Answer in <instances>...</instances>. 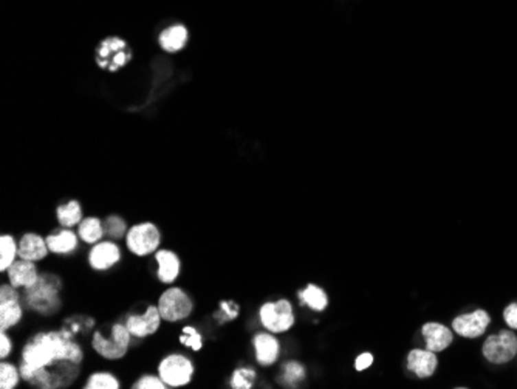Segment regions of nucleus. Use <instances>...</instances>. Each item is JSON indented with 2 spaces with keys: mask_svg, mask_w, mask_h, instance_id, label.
<instances>
[{
  "mask_svg": "<svg viewBox=\"0 0 517 389\" xmlns=\"http://www.w3.org/2000/svg\"><path fill=\"white\" fill-rule=\"evenodd\" d=\"M253 343L255 349V358H257V362L262 366H270V364L277 360L279 343L270 333H259V335L254 337Z\"/></svg>",
  "mask_w": 517,
  "mask_h": 389,
  "instance_id": "obj_19",
  "label": "nucleus"
},
{
  "mask_svg": "<svg viewBox=\"0 0 517 389\" xmlns=\"http://www.w3.org/2000/svg\"><path fill=\"white\" fill-rule=\"evenodd\" d=\"M517 354V337L511 331L491 335L483 344V355L491 363H508Z\"/></svg>",
  "mask_w": 517,
  "mask_h": 389,
  "instance_id": "obj_9",
  "label": "nucleus"
},
{
  "mask_svg": "<svg viewBox=\"0 0 517 389\" xmlns=\"http://www.w3.org/2000/svg\"><path fill=\"white\" fill-rule=\"evenodd\" d=\"M158 375L170 388L185 386L191 381L194 375V366L189 358L185 355L172 354L163 358L158 364Z\"/></svg>",
  "mask_w": 517,
  "mask_h": 389,
  "instance_id": "obj_6",
  "label": "nucleus"
},
{
  "mask_svg": "<svg viewBox=\"0 0 517 389\" xmlns=\"http://www.w3.org/2000/svg\"><path fill=\"white\" fill-rule=\"evenodd\" d=\"M79 374V363L59 360L48 366L21 374L23 380L38 388H65L71 385Z\"/></svg>",
  "mask_w": 517,
  "mask_h": 389,
  "instance_id": "obj_2",
  "label": "nucleus"
},
{
  "mask_svg": "<svg viewBox=\"0 0 517 389\" xmlns=\"http://www.w3.org/2000/svg\"><path fill=\"white\" fill-rule=\"evenodd\" d=\"M104 231L113 239H121L126 233V222L118 216L107 217L104 223Z\"/></svg>",
  "mask_w": 517,
  "mask_h": 389,
  "instance_id": "obj_32",
  "label": "nucleus"
},
{
  "mask_svg": "<svg viewBox=\"0 0 517 389\" xmlns=\"http://www.w3.org/2000/svg\"><path fill=\"white\" fill-rule=\"evenodd\" d=\"M130 59V52L126 42L118 38L106 39L96 52V60L101 67L108 70H117Z\"/></svg>",
  "mask_w": 517,
  "mask_h": 389,
  "instance_id": "obj_10",
  "label": "nucleus"
},
{
  "mask_svg": "<svg viewBox=\"0 0 517 389\" xmlns=\"http://www.w3.org/2000/svg\"><path fill=\"white\" fill-rule=\"evenodd\" d=\"M76 244H78L76 236L70 230L59 231V233L50 234L47 238L48 250H50L51 253H56V254L71 253L76 248Z\"/></svg>",
  "mask_w": 517,
  "mask_h": 389,
  "instance_id": "obj_21",
  "label": "nucleus"
},
{
  "mask_svg": "<svg viewBox=\"0 0 517 389\" xmlns=\"http://www.w3.org/2000/svg\"><path fill=\"white\" fill-rule=\"evenodd\" d=\"M220 307L223 309V312L227 313V317L229 320L235 318L237 313H239V307H237V304H234L233 301H231V302H222Z\"/></svg>",
  "mask_w": 517,
  "mask_h": 389,
  "instance_id": "obj_38",
  "label": "nucleus"
},
{
  "mask_svg": "<svg viewBox=\"0 0 517 389\" xmlns=\"http://www.w3.org/2000/svg\"><path fill=\"white\" fill-rule=\"evenodd\" d=\"M160 241V231L150 222L135 225L126 236L127 247L137 256H148V254L157 252Z\"/></svg>",
  "mask_w": 517,
  "mask_h": 389,
  "instance_id": "obj_7",
  "label": "nucleus"
},
{
  "mask_svg": "<svg viewBox=\"0 0 517 389\" xmlns=\"http://www.w3.org/2000/svg\"><path fill=\"white\" fill-rule=\"evenodd\" d=\"M58 221L62 227H75V225L82 222V210L76 200H70L69 203L58 208Z\"/></svg>",
  "mask_w": 517,
  "mask_h": 389,
  "instance_id": "obj_24",
  "label": "nucleus"
},
{
  "mask_svg": "<svg viewBox=\"0 0 517 389\" xmlns=\"http://www.w3.org/2000/svg\"><path fill=\"white\" fill-rule=\"evenodd\" d=\"M85 389H118L119 381L108 373H96L85 383Z\"/></svg>",
  "mask_w": 517,
  "mask_h": 389,
  "instance_id": "obj_27",
  "label": "nucleus"
},
{
  "mask_svg": "<svg viewBox=\"0 0 517 389\" xmlns=\"http://www.w3.org/2000/svg\"><path fill=\"white\" fill-rule=\"evenodd\" d=\"M22 320V307L19 301L0 302V331H7Z\"/></svg>",
  "mask_w": 517,
  "mask_h": 389,
  "instance_id": "obj_22",
  "label": "nucleus"
},
{
  "mask_svg": "<svg viewBox=\"0 0 517 389\" xmlns=\"http://www.w3.org/2000/svg\"><path fill=\"white\" fill-rule=\"evenodd\" d=\"M21 377V370H17L16 366L10 363L0 364V388L2 389H13L17 386Z\"/></svg>",
  "mask_w": 517,
  "mask_h": 389,
  "instance_id": "obj_28",
  "label": "nucleus"
},
{
  "mask_svg": "<svg viewBox=\"0 0 517 389\" xmlns=\"http://www.w3.org/2000/svg\"><path fill=\"white\" fill-rule=\"evenodd\" d=\"M255 379V373L253 369H239L233 374L231 386L234 389H249L253 386Z\"/></svg>",
  "mask_w": 517,
  "mask_h": 389,
  "instance_id": "obj_29",
  "label": "nucleus"
},
{
  "mask_svg": "<svg viewBox=\"0 0 517 389\" xmlns=\"http://www.w3.org/2000/svg\"><path fill=\"white\" fill-rule=\"evenodd\" d=\"M16 254L17 247L13 236L3 234L2 238H0V271L10 269L11 264L16 260Z\"/></svg>",
  "mask_w": 517,
  "mask_h": 389,
  "instance_id": "obj_26",
  "label": "nucleus"
},
{
  "mask_svg": "<svg viewBox=\"0 0 517 389\" xmlns=\"http://www.w3.org/2000/svg\"><path fill=\"white\" fill-rule=\"evenodd\" d=\"M187 32L183 25H174L160 34V45L169 53H177L186 45Z\"/></svg>",
  "mask_w": 517,
  "mask_h": 389,
  "instance_id": "obj_20",
  "label": "nucleus"
},
{
  "mask_svg": "<svg viewBox=\"0 0 517 389\" xmlns=\"http://www.w3.org/2000/svg\"><path fill=\"white\" fill-rule=\"evenodd\" d=\"M158 310H160L161 318L175 323V321L185 320L189 317L194 310V304L186 291L179 287L168 289L158 300Z\"/></svg>",
  "mask_w": 517,
  "mask_h": 389,
  "instance_id": "obj_5",
  "label": "nucleus"
},
{
  "mask_svg": "<svg viewBox=\"0 0 517 389\" xmlns=\"http://www.w3.org/2000/svg\"><path fill=\"white\" fill-rule=\"evenodd\" d=\"M426 349L433 352L445 351L452 343V332L440 323H426L423 326Z\"/></svg>",
  "mask_w": 517,
  "mask_h": 389,
  "instance_id": "obj_16",
  "label": "nucleus"
},
{
  "mask_svg": "<svg viewBox=\"0 0 517 389\" xmlns=\"http://www.w3.org/2000/svg\"><path fill=\"white\" fill-rule=\"evenodd\" d=\"M299 296L303 304H307V306L312 307L313 310H318V312L319 310H324L328 304L325 291L313 284L307 285V287L301 291Z\"/></svg>",
  "mask_w": 517,
  "mask_h": 389,
  "instance_id": "obj_25",
  "label": "nucleus"
},
{
  "mask_svg": "<svg viewBox=\"0 0 517 389\" xmlns=\"http://www.w3.org/2000/svg\"><path fill=\"white\" fill-rule=\"evenodd\" d=\"M503 318L511 329H517V302L509 304V306L505 309Z\"/></svg>",
  "mask_w": 517,
  "mask_h": 389,
  "instance_id": "obj_34",
  "label": "nucleus"
},
{
  "mask_svg": "<svg viewBox=\"0 0 517 389\" xmlns=\"http://www.w3.org/2000/svg\"><path fill=\"white\" fill-rule=\"evenodd\" d=\"M155 260L158 263V279L164 284L174 282L180 275V259L177 254L170 250H160L155 253Z\"/></svg>",
  "mask_w": 517,
  "mask_h": 389,
  "instance_id": "obj_18",
  "label": "nucleus"
},
{
  "mask_svg": "<svg viewBox=\"0 0 517 389\" xmlns=\"http://www.w3.org/2000/svg\"><path fill=\"white\" fill-rule=\"evenodd\" d=\"M180 343L183 346H189L194 351H200L202 349V335H200V332L196 327L186 326L183 327V331H181Z\"/></svg>",
  "mask_w": 517,
  "mask_h": 389,
  "instance_id": "obj_31",
  "label": "nucleus"
},
{
  "mask_svg": "<svg viewBox=\"0 0 517 389\" xmlns=\"http://www.w3.org/2000/svg\"><path fill=\"white\" fill-rule=\"evenodd\" d=\"M306 377V369L301 366L299 363L290 362L284 366V381L287 385H296L297 381H301Z\"/></svg>",
  "mask_w": 517,
  "mask_h": 389,
  "instance_id": "obj_30",
  "label": "nucleus"
},
{
  "mask_svg": "<svg viewBox=\"0 0 517 389\" xmlns=\"http://www.w3.org/2000/svg\"><path fill=\"white\" fill-rule=\"evenodd\" d=\"M8 279H10V284L16 289L17 287L28 289L38 282L39 273L33 260L19 258V260H14L8 269Z\"/></svg>",
  "mask_w": 517,
  "mask_h": 389,
  "instance_id": "obj_13",
  "label": "nucleus"
},
{
  "mask_svg": "<svg viewBox=\"0 0 517 389\" xmlns=\"http://www.w3.org/2000/svg\"><path fill=\"white\" fill-rule=\"evenodd\" d=\"M59 360L81 363L84 360L82 349L67 332H42L34 335L23 348L19 370L23 374Z\"/></svg>",
  "mask_w": 517,
  "mask_h": 389,
  "instance_id": "obj_1",
  "label": "nucleus"
},
{
  "mask_svg": "<svg viewBox=\"0 0 517 389\" xmlns=\"http://www.w3.org/2000/svg\"><path fill=\"white\" fill-rule=\"evenodd\" d=\"M121 259V252L118 245L112 242H101L96 244L89 254V260L92 269L95 270H107L113 267Z\"/></svg>",
  "mask_w": 517,
  "mask_h": 389,
  "instance_id": "obj_14",
  "label": "nucleus"
},
{
  "mask_svg": "<svg viewBox=\"0 0 517 389\" xmlns=\"http://www.w3.org/2000/svg\"><path fill=\"white\" fill-rule=\"evenodd\" d=\"M132 333L126 324H113L112 338H106L102 333L96 332L92 340V346L96 354L107 358V360H119L127 354L130 344Z\"/></svg>",
  "mask_w": 517,
  "mask_h": 389,
  "instance_id": "obj_4",
  "label": "nucleus"
},
{
  "mask_svg": "<svg viewBox=\"0 0 517 389\" xmlns=\"http://www.w3.org/2000/svg\"><path fill=\"white\" fill-rule=\"evenodd\" d=\"M48 245L47 241L39 234L34 233H28L25 236H22V239L19 242V247H17V256L21 259H27V260H42L47 258L48 254Z\"/></svg>",
  "mask_w": 517,
  "mask_h": 389,
  "instance_id": "obj_15",
  "label": "nucleus"
},
{
  "mask_svg": "<svg viewBox=\"0 0 517 389\" xmlns=\"http://www.w3.org/2000/svg\"><path fill=\"white\" fill-rule=\"evenodd\" d=\"M435 368L437 357L433 351L413 349L409 357H407V369L412 370L420 379H426V377L433 375Z\"/></svg>",
  "mask_w": 517,
  "mask_h": 389,
  "instance_id": "obj_17",
  "label": "nucleus"
},
{
  "mask_svg": "<svg viewBox=\"0 0 517 389\" xmlns=\"http://www.w3.org/2000/svg\"><path fill=\"white\" fill-rule=\"evenodd\" d=\"M260 321L270 332L281 333L295 324L293 307L287 300L266 302L260 309Z\"/></svg>",
  "mask_w": 517,
  "mask_h": 389,
  "instance_id": "obj_8",
  "label": "nucleus"
},
{
  "mask_svg": "<svg viewBox=\"0 0 517 389\" xmlns=\"http://www.w3.org/2000/svg\"><path fill=\"white\" fill-rule=\"evenodd\" d=\"M60 289V281L53 273H42L38 282L28 287V304L38 312L47 313L59 306L58 291Z\"/></svg>",
  "mask_w": 517,
  "mask_h": 389,
  "instance_id": "obj_3",
  "label": "nucleus"
},
{
  "mask_svg": "<svg viewBox=\"0 0 517 389\" xmlns=\"http://www.w3.org/2000/svg\"><path fill=\"white\" fill-rule=\"evenodd\" d=\"M168 385L161 380V377L154 375H144L132 385L133 389H164Z\"/></svg>",
  "mask_w": 517,
  "mask_h": 389,
  "instance_id": "obj_33",
  "label": "nucleus"
},
{
  "mask_svg": "<svg viewBox=\"0 0 517 389\" xmlns=\"http://www.w3.org/2000/svg\"><path fill=\"white\" fill-rule=\"evenodd\" d=\"M491 318L485 310H476L470 315H460L454 320L452 327L454 331L461 337L466 338H476L480 337L486 331V327L490 326Z\"/></svg>",
  "mask_w": 517,
  "mask_h": 389,
  "instance_id": "obj_12",
  "label": "nucleus"
},
{
  "mask_svg": "<svg viewBox=\"0 0 517 389\" xmlns=\"http://www.w3.org/2000/svg\"><path fill=\"white\" fill-rule=\"evenodd\" d=\"M372 362H374V355L372 354H369V352H367V354H361L355 360V369L356 370L367 369L370 366V364H372Z\"/></svg>",
  "mask_w": 517,
  "mask_h": 389,
  "instance_id": "obj_37",
  "label": "nucleus"
},
{
  "mask_svg": "<svg viewBox=\"0 0 517 389\" xmlns=\"http://www.w3.org/2000/svg\"><path fill=\"white\" fill-rule=\"evenodd\" d=\"M104 233V225L98 217H87L79 223V236L87 244H96Z\"/></svg>",
  "mask_w": 517,
  "mask_h": 389,
  "instance_id": "obj_23",
  "label": "nucleus"
},
{
  "mask_svg": "<svg viewBox=\"0 0 517 389\" xmlns=\"http://www.w3.org/2000/svg\"><path fill=\"white\" fill-rule=\"evenodd\" d=\"M11 349H13V343L5 331H2L0 332V357L7 358L11 354Z\"/></svg>",
  "mask_w": 517,
  "mask_h": 389,
  "instance_id": "obj_36",
  "label": "nucleus"
},
{
  "mask_svg": "<svg viewBox=\"0 0 517 389\" xmlns=\"http://www.w3.org/2000/svg\"><path fill=\"white\" fill-rule=\"evenodd\" d=\"M161 313L158 307L150 306L146 310L144 315H132L127 320L126 327L129 329L132 333V337H138V338H144L149 337L152 333H155L158 329H160L161 324Z\"/></svg>",
  "mask_w": 517,
  "mask_h": 389,
  "instance_id": "obj_11",
  "label": "nucleus"
},
{
  "mask_svg": "<svg viewBox=\"0 0 517 389\" xmlns=\"http://www.w3.org/2000/svg\"><path fill=\"white\" fill-rule=\"evenodd\" d=\"M5 301H19V293H17L16 287H13L11 284H3L2 289H0V302Z\"/></svg>",
  "mask_w": 517,
  "mask_h": 389,
  "instance_id": "obj_35",
  "label": "nucleus"
}]
</instances>
